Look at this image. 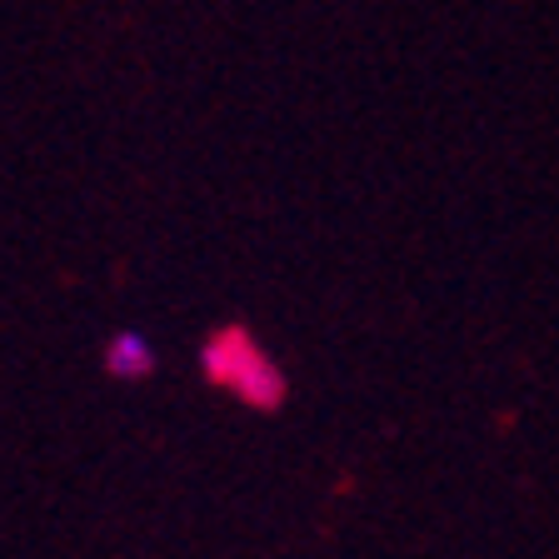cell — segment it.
Returning a JSON list of instances; mask_svg holds the SVG:
<instances>
[{"label": "cell", "instance_id": "obj_1", "mask_svg": "<svg viewBox=\"0 0 559 559\" xmlns=\"http://www.w3.org/2000/svg\"><path fill=\"white\" fill-rule=\"evenodd\" d=\"M200 365L221 390H230L235 400H245L250 409H280L285 405V374L270 360L265 349L250 340L245 325H225L205 340Z\"/></svg>", "mask_w": 559, "mask_h": 559}, {"label": "cell", "instance_id": "obj_2", "mask_svg": "<svg viewBox=\"0 0 559 559\" xmlns=\"http://www.w3.org/2000/svg\"><path fill=\"white\" fill-rule=\"evenodd\" d=\"M105 370L116 380H145V374H155V345L140 330H116L105 345Z\"/></svg>", "mask_w": 559, "mask_h": 559}]
</instances>
